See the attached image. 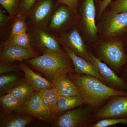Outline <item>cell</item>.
Masks as SVG:
<instances>
[{"label": "cell", "instance_id": "9c48e42d", "mask_svg": "<svg viewBox=\"0 0 127 127\" xmlns=\"http://www.w3.org/2000/svg\"><path fill=\"white\" fill-rule=\"evenodd\" d=\"M98 119L116 118L127 119V96L113 97L95 115Z\"/></svg>", "mask_w": 127, "mask_h": 127}, {"label": "cell", "instance_id": "3957f363", "mask_svg": "<svg viewBox=\"0 0 127 127\" xmlns=\"http://www.w3.org/2000/svg\"><path fill=\"white\" fill-rule=\"evenodd\" d=\"M59 3L57 0H38L25 17L27 30H46L53 12Z\"/></svg>", "mask_w": 127, "mask_h": 127}, {"label": "cell", "instance_id": "83f0119b", "mask_svg": "<svg viewBox=\"0 0 127 127\" xmlns=\"http://www.w3.org/2000/svg\"><path fill=\"white\" fill-rule=\"evenodd\" d=\"M127 123V119L125 118L103 119L93 125V127H107L119 124Z\"/></svg>", "mask_w": 127, "mask_h": 127}, {"label": "cell", "instance_id": "7c38bea8", "mask_svg": "<svg viewBox=\"0 0 127 127\" xmlns=\"http://www.w3.org/2000/svg\"><path fill=\"white\" fill-rule=\"evenodd\" d=\"M96 9L94 0H83L80 15L84 30L91 37H95L97 29L95 23Z\"/></svg>", "mask_w": 127, "mask_h": 127}, {"label": "cell", "instance_id": "ba28073f", "mask_svg": "<svg viewBox=\"0 0 127 127\" xmlns=\"http://www.w3.org/2000/svg\"><path fill=\"white\" fill-rule=\"evenodd\" d=\"M40 55L33 49L19 47L3 42L1 43L0 62L9 63L15 61H24Z\"/></svg>", "mask_w": 127, "mask_h": 127}, {"label": "cell", "instance_id": "8992f818", "mask_svg": "<svg viewBox=\"0 0 127 127\" xmlns=\"http://www.w3.org/2000/svg\"><path fill=\"white\" fill-rule=\"evenodd\" d=\"M31 39L32 48L42 54L51 52L62 51L56 36L46 30H27Z\"/></svg>", "mask_w": 127, "mask_h": 127}, {"label": "cell", "instance_id": "5b68a950", "mask_svg": "<svg viewBox=\"0 0 127 127\" xmlns=\"http://www.w3.org/2000/svg\"><path fill=\"white\" fill-rule=\"evenodd\" d=\"M102 58L110 65L119 70L125 65L127 61L123 41H109L103 43L100 47Z\"/></svg>", "mask_w": 127, "mask_h": 127}, {"label": "cell", "instance_id": "d6986e66", "mask_svg": "<svg viewBox=\"0 0 127 127\" xmlns=\"http://www.w3.org/2000/svg\"><path fill=\"white\" fill-rule=\"evenodd\" d=\"M85 104H87L86 102L82 95L70 97L59 96L56 107V118L66 111Z\"/></svg>", "mask_w": 127, "mask_h": 127}, {"label": "cell", "instance_id": "f1b7e54d", "mask_svg": "<svg viewBox=\"0 0 127 127\" xmlns=\"http://www.w3.org/2000/svg\"><path fill=\"white\" fill-rule=\"evenodd\" d=\"M38 0H21L18 9V14L25 17Z\"/></svg>", "mask_w": 127, "mask_h": 127}, {"label": "cell", "instance_id": "277c9868", "mask_svg": "<svg viewBox=\"0 0 127 127\" xmlns=\"http://www.w3.org/2000/svg\"><path fill=\"white\" fill-rule=\"evenodd\" d=\"M77 15L64 4L59 3L53 12L46 30L55 36L71 28V26Z\"/></svg>", "mask_w": 127, "mask_h": 127}, {"label": "cell", "instance_id": "ac0fdd59", "mask_svg": "<svg viewBox=\"0 0 127 127\" xmlns=\"http://www.w3.org/2000/svg\"><path fill=\"white\" fill-rule=\"evenodd\" d=\"M2 112L0 117V127H25L32 122V116L27 114Z\"/></svg>", "mask_w": 127, "mask_h": 127}, {"label": "cell", "instance_id": "4fadbf2b", "mask_svg": "<svg viewBox=\"0 0 127 127\" xmlns=\"http://www.w3.org/2000/svg\"><path fill=\"white\" fill-rule=\"evenodd\" d=\"M66 72H62L57 74L51 82L53 88L57 90L60 96H73L81 95L79 89L71 80Z\"/></svg>", "mask_w": 127, "mask_h": 127}, {"label": "cell", "instance_id": "44dd1931", "mask_svg": "<svg viewBox=\"0 0 127 127\" xmlns=\"http://www.w3.org/2000/svg\"><path fill=\"white\" fill-rule=\"evenodd\" d=\"M25 78L18 74H4L0 76V96L6 94L21 83Z\"/></svg>", "mask_w": 127, "mask_h": 127}, {"label": "cell", "instance_id": "4316f807", "mask_svg": "<svg viewBox=\"0 0 127 127\" xmlns=\"http://www.w3.org/2000/svg\"><path fill=\"white\" fill-rule=\"evenodd\" d=\"M21 0H0L1 7L8 12L9 16L15 18L17 16L19 5Z\"/></svg>", "mask_w": 127, "mask_h": 127}, {"label": "cell", "instance_id": "d4e9b609", "mask_svg": "<svg viewBox=\"0 0 127 127\" xmlns=\"http://www.w3.org/2000/svg\"><path fill=\"white\" fill-rule=\"evenodd\" d=\"M1 42L23 48L33 49L32 48L31 39L27 31L9 37L6 40Z\"/></svg>", "mask_w": 127, "mask_h": 127}, {"label": "cell", "instance_id": "5bb4252c", "mask_svg": "<svg viewBox=\"0 0 127 127\" xmlns=\"http://www.w3.org/2000/svg\"><path fill=\"white\" fill-rule=\"evenodd\" d=\"M84 120V112L80 108L64 112L55 119L53 126L55 127H81Z\"/></svg>", "mask_w": 127, "mask_h": 127}, {"label": "cell", "instance_id": "7402d4cb", "mask_svg": "<svg viewBox=\"0 0 127 127\" xmlns=\"http://www.w3.org/2000/svg\"><path fill=\"white\" fill-rule=\"evenodd\" d=\"M24 103L10 93L0 96V97L1 109L3 112L7 113H15Z\"/></svg>", "mask_w": 127, "mask_h": 127}, {"label": "cell", "instance_id": "d6a6232c", "mask_svg": "<svg viewBox=\"0 0 127 127\" xmlns=\"http://www.w3.org/2000/svg\"><path fill=\"white\" fill-rule=\"evenodd\" d=\"M112 0H103L101 2L99 7V13L100 14L105 10L108 5L111 3Z\"/></svg>", "mask_w": 127, "mask_h": 127}, {"label": "cell", "instance_id": "ffe728a7", "mask_svg": "<svg viewBox=\"0 0 127 127\" xmlns=\"http://www.w3.org/2000/svg\"><path fill=\"white\" fill-rule=\"evenodd\" d=\"M43 106L52 120L56 118V107L60 96L55 88L46 89L39 92Z\"/></svg>", "mask_w": 127, "mask_h": 127}, {"label": "cell", "instance_id": "603a6c76", "mask_svg": "<svg viewBox=\"0 0 127 127\" xmlns=\"http://www.w3.org/2000/svg\"><path fill=\"white\" fill-rule=\"evenodd\" d=\"M35 92L32 86L25 80L8 93L11 94L21 101L25 102L31 97Z\"/></svg>", "mask_w": 127, "mask_h": 127}, {"label": "cell", "instance_id": "8fae6325", "mask_svg": "<svg viewBox=\"0 0 127 127\" xmlns=\"http://www.w3.org/2000/svg\"><path fill=\"white\" fill-rule=\"evenodd\" d=\"M64 48L72 62L76 72L94 77L102 81H103V78L100 74L98 68L92 62L88 61L79 56L67 47L64 46Z\"/></svg>", "mask_w": 127, "mask_h": 127}, {"label": "cell", "instance_id": "7a4b0ae2", "mask_svg": "<svg viewBox=\"0 0 127 127\" xmlns=\"http://www.w3.org/2000/svg\"><path fill=\"white\" fill-rule=\"evenodd\" d=\"M24 62L34 70L43 73L51 81L59 73L75 72L70 58L63 51L45 53Z\"/></svg>", "mask_w": 127, "mask_h": 127}, {"label": "cell", "instance_id": "836d02e7", "mask_svg": "<svg viewBox=\"0 0 127 127\" xmlns=\"http://www.w3.org/2000/svg\"><path fill=\"white\" fill-rule=\"evenodd\" d=\"M126 64H127V61ZM124 74H125V78H126V79H125V81L127 83V66L126 67V68H125V71H124Z\"/></svg>", "mask_w": 127, "mask_h": 127}, {"label": "cell", "instance_id": "4dcf8cb0", "mask_svg": "<svg viewBox=\"0 0 127 127\" xmlns=\"http://www.w3.org/2000/svg\"><path fill=\"white\" fill-rule=\"evenodd\" d=\"M12 63H0V74L2 75L5 73L18 71L19 70V68L17 66Z\"/></svg>", "mask_w": 127, "mask_h": 127}, {"label": "cell", "instance_id": "6da1fadb", "mask_svg": "<svg viewBox=\"0 0 127 127\" xmlns=\"http://www.w3.org/2000/svg\"><path fill=\"white\" fill-rule=\"evenodd\" d=\"M74 72L67 73L68 77L79 89L87 104L95 106L109 98L127 96V91L107 86L96 78Z\"/></svg>", "mask_w": 127, "mask_h": 127}, {"label": "cell", "instance_id": "484cf974", "mask_svg": "<svg viewBox=\"0 0 127 127\" xmlns=\"http://www.w3.org/2000/svg\"><path fill=\"white\" fill-rule=\"evenodd\" d=\"M27 31V27L25 18L21 14H18L14 19L9 38Z\"/></svg>", "mask_w": 127, "mask_h": 127}, {"label": "cell", "instance_id": "52a82bcc", "mask_svg": "<svg viewBox=\"0 0 127 127\" xmlns=\"http://www.w3.org/2000/svg\"><path fill=\"white\" fill-rule=\"evenodd\" d=\"M55 36L60 44L69 47L79 56L89 60V53L87 51L82 37L76 27H73Z\"/></svg>", "mask_w": 127, "mask_h": 127}, {"label": "cell", "instance_id": "f546056e", "mask_svg": "<svg viewBox=\"0 0 127 127\" xmlns=\"http://www.w3.org/2000/svg\"><path fill=\"white\" fill-rule=\"evenodd\" d=\"M111 13L127 12V0H116L111 5Z\"/></svg>", "mask_w": 127, "mask_h": 127}, {"label": "cell", "instance_id": "e0dca14e", "mask_svg": "<svg viewBox=\"0 0 127 127\" xmlns=\"http://www.w3.org/2000/svg\"><path fill=\"white\" fill-rule=\"evenodd\" d=\"M89 53L90 56L89 61L97 66L103 78H105L120 90L127 91V83L124 79L119 77L105 63L94 56L92 53Z\"/></svg>", "mask_w": 127, "mask_h": 127}, {"label": "cell", "instance_id": "2e32d148", "mask_svg": "<svg viewBox=\"0 0 127 127\" xmlns=\"http://www.w3.org/2000/svg\"><path fill=\"white\" fill-rule=\"evenodd\" d=\"M127 30V12L111 13L105 25V33L108 36L124 33Z\"/></svg>", "mask_w": 127, "mask_h": 127}, {"label": "cell", "instance_id": "30bf717a", "mask_svg": "<svg viewBox=\"0 0 127 127\" xmlns=\"http://www.w3.org/2000/svg\"><path fill=\"white\" fill-rule=\"evenodd\" d=\"M15 113L30 115L43 121L53 120L42 104L39 92H35L31 97Z\"/></svg>", "mask_w": 127, "mask_h": 127}, {"label": "cell", "instance_id": "cb8c5ba5", "mask_svg": "<svg viewBox=\"0 0 127 127\" xmlns=\"http://www.w3.org/2000/svg\"><path fill=\"white\" fill-rule=\"evenodd\" d=\"M3 9L0 7V37L2 42L9 38L14 20L10 16L5 14Z\"/></svg>", "mask_w": 127, "mask_h": 127}, {"label": "cell", "instance_id": "1f68e13d", "mask_svg": "<svg viewBox=\"0 0 127 127\" xmlns=\"http://www.w3.org/2000/svg\"><path fill=\"white\" fill-rule=\"evenodd\" d=\"M59 3L64 4L68 6L73 13L77 15L79 0H57Z\"/></svg>", "mask_w": 127, "mask_h": 127}, {"label": "cell", "instance_id": "9a60e30c", "mask_svg": "<svg viewBox=\"0 0 127 127\" xmlns=\"http://www.w3.org/2000/svg\"><path fill=\"white\" fill-rule=\"evenodd\" d=\"M20 67L25 73V80L33 88L35 92L53 88L52 82L33 71L23 61L20 62Z\"/></svg>", "mask_w": 127, "mask_h": 127}]
</instances>
